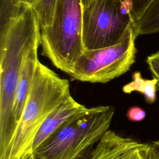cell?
Returning <instances> with one entry per match:
<instances>
[{"label": "cell", "instance_id": "cell-1", "mask_svg": "<svg viewBox=\"0 0 159 159\" xmlns=\"http://www.w3.org/2000/svg\"><path fill=\"white\" fill-rule=\"evenodd\" d=\"M41 45L40 26L32 7L20 0H0V159H6L17 122L13 112L24 60Z\"/></svg>", "mask_w": 159, "mask_h": 159}, {"label": "cell", "instance_id": "cell-2", "mask_svg": "<svg viewBox=\"0 0 159 159\" xmlns=\"http://www.w3.org/2000/svg\"><path fill=\"white\" fill-rule=\"evenodd\" d=\"M71 95L70 83L38 62L29 94L9 143L7 159H25L33 155L35 135L50 113Z\"/></svg>", "mask_w": 159, "mask_h": 159}, {"label": "cell", "instance_id": "cell-3", "mask_svg": "<svg viewBox=\"0 0 159 159\" xmlns=\"http://www.w3.org/2000/svg\"><path fill=\"white\" fill-rule=\"evenodd\" d=\"M112 106L87 107L65 123L34 152L36 159H81L110 129Z\"/></svg>", "mask_w": 159, "mask_h": 159}, {"label": "cell", "instance_id": "cell-4", "mask_svg": "<svg viewBox=\"0 0 159 159\" xmlns=\"http://www.w3.org/2000/svg\"><path fill=\"white\" fill-rule=\"evenodd\" d=\"M81 0H57L52 24L41 29L42 55L68 74L84 49Z\"/></svg>", "mask_w": 159, "mask_h": 159}, {"label": "cell", "instance_id": "cell-5", "mask_svg": "<svg viewBox=\"0 0 159 159\" xmlns=\"http://www.w3.org/2000/svg\"><path fill=\"white\" fill-rule=\"evenodd\" d=\"M130 22L119 41L111 46L85 49L74 64L72 80L106 83L127 72L135 61L137 36Z\"/></svg>", "mask_w": 159, "mask_h": 159}, {"label": "cell", "instance_id": "cell-6", "mask_svg": "<svg viewBox=\"0 0 159 159\" xmlns=\"http://www.w3.org/2000/svg\"><path fill=\"white\" fill-rule=\"evenodd\" d=\"M132 20L130 9L120 0H93L83 8L84 49L102 48L117 43Z\"/></svg>", "mask_w": 159, "mask_h": 159}, {"label": "cell", "instance_id": "cell-7", "mask_svg": "<svg viewBox=\"0 0 159 159\" xmlns=\"http://www.w3.org/2000/svg\"><path fill=\"white\" fill-rule=\"evenodd\" d=\"M81 159H150V146L109 129Z\"/></svg>", "mask_w": 159, "mask_h": 159}, {"label": "cell", "instance_id": "cell-8", "mask_svg": "<svg viewBox=\"0 0 159 159\" xmlns=\"http://www.w3.org/2000/svg\"><path fill=\"white\" fill-rule=\"evenodd\" d=\"M87 107L70 95L48 116L38 130L34 140L33 152L65 123Z\"/></svg>", "mask_w": 159, "mask_h": 159}, {"label": "cell", "instance_id": "cell-9", "mask_svg": "<svg viewBox=\"0 0 159 159\" xmlns=\"http://www.w3.org/2000/svg\"><path fill=\"white\" fill-rule=\"evenodd\" d=\"M38 48L33 49L27 55L22 64L19 76L14 103L13 112L18 122L25 107L31 88L34 73L38 62Z\"/></svg>", "mask_w": 159, "mask_h": 159}, {"label": "cell", "instance_id": "cell-10", "mask_svg": "<svg viewBox=\"0 0 159 159\" xmlns=\"http://www.w3.org/2000/svg\"><path fill=\"white\" fill-rule=\"evenodd\" d=\"M132 81L122 87V91L125 94H130L132 92L141 93L148 104H153L157 101V80L144 79L141 73L135 71L132 74Z\"/></svg>", "mask_w": 159, "mask_h": 159}, {"label": "cell", "instance_id": "cell-11", "mask_svg": "<svg viewBox=\"0 0 159 159\" xmlns=\"http://www.w3.org/2000/svg\"><path fill=\"white\" fill-rule=\"evenodd\" d=\"M133 23L137 37L159 32V0H154L142 16Z\"/></svg>", "mask_w": 159, "mask_h": 159}, {"label": "cell", "instance_id": "cell-12", "mask_svg": "<svg viewBox=\"0 0 159 159\" xmlns=\"http://www.w3.org/2000/svg\"><path fill=\"white\" fill-rule=\"evenodd\" d=\"M57 0H38L32 6L39 20L40 29L50 26Z\"/></svg>", "mask_w": 159, "mask_h": 159}, {"label": "cell", "instance_id": "cell-13", "mask_svg": "<svg viewBox=\"0 0 159 159\" xmlns=\"http://www.w3.org/2000/svg\"><path fill=\"white\" fill-rule=\"evenodd\" d=\"M132 8V17L134 21L139 19L154 0H120Z\"/></svg>", "mask_w": 159, "mask_h": 159}, {"label": "cell", "instance_id": "cell-14", "mask_svg": "<svg viewBox=\"0 0 159 159\" xmlns=\"http://www.w3.org/2000/svg\"><path fill=\"white\" fill-rule=\"evenodd\" d=\"M146 63L151 72L153 78L157 80V88L159 89V50L148 55Z\"/></svg>", "mask_w": 159, "mask_h": 159}, {"label": "cell", "instance_id": "cell-15", "mask_svg": "<svg viewBox=\"0 0 159 159\" xmlns=\"http://www.w3.org/2000/svg\"><path fill=\"white\" fill-rule=\"evenodd\" d=\"M145 111L139 106H132L129 107L127 111V117L131 121L134 122H141L146 117Z\"/></svg>", "mask_w": 159, "mask_h": 159}, {"label": "cell", "instance_id": "cell-16", "mask_svg": "<svg viewBox=\"0 0 159 159\" xmlns=\"http://www.w3.org/2000/svg\"><path fill=\"white\" fill-rule=\"evenodd\" d=\"M150 146V159H159V140L152 142Z\"/></svg>", "mask_w": 159, "mask_h": 159}, {"label": "cell", "instance_id": "cell-17", "mask_svg": "<svg viewBox=\"0 0 159 159\" xmlns=\"http://www.w3.org/2000/svg\"><path fill=\"white\" fill-rule=\"evenodd\" d=\"M20 1L30 5L32 7L38 1V0H20Z\"/></svg>", "mask_w": 159, "mask_h": 159}, {"label": "cell", "instance_id": "cell-18", "mask_svg": "<svg viewBox=\"0 0 159 159\" xmlns=\"http://www.w3.org/2000/svg\"><path fill=\"white\" fill-rule=\"evenodd\" d=\"M92 1L93 0H81L83 8H85V7H88L91 4Z\"/></svg>", "mask_w": 159, "mask_h": 159}, {"label": "cell", "instance_id": "cell-19", "mask_svg": "<svg viewBox=\"0 0 159 159\" xmlns=\"http://www.w3.org/2000/svg\"><path fill=\"white\" fill-rule=\"evenodd\" d=\"M25 159H36V158H35V157L34 156V155H31L29 156L28 157H27Z\"/></svg>", "mask_w": 159, "mask_h": 159}]
</instances>
